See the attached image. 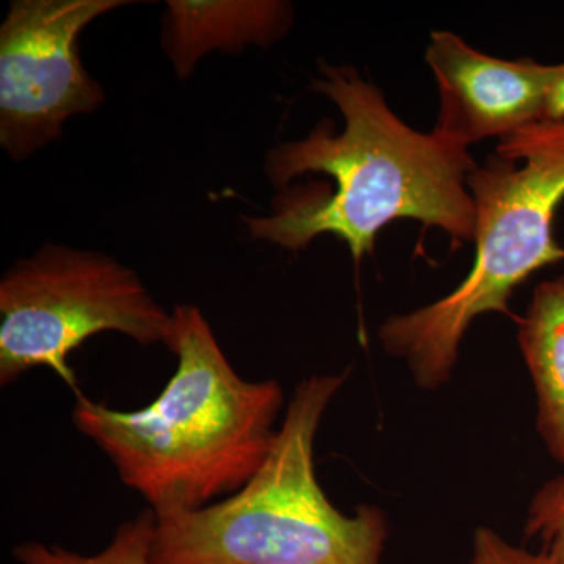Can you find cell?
I'll return each instance as SVG.
<instances>
[{
	"label": "cell",
	"instance_id": "cell-12",
	"mask_svg": "<svg viewBox=\"0 0 564 564\" xmlns=\"http://www.w3.org/2000/svg\"><path fill=\"white\" fill-rule=\"evenodd\" d=\"M469 564H554L543 551L532 552L508 543L499 533L478 527L473 538Z\"/></svg>",
	"mask_w": 564,
	"mask_h": 564
},
{
	"label": "cell",
	"instance_id": "cell-4",
	"mask_svg": "<svg viewBox=\"0 0 564 564\" xmlns=\"http://www.w3.org/2000/svg\"><path fill=\"white\" fill-rule=\"evenodd\" d=\"M475 203V262L466 280L429 306L386 318L384 351L402 359L414 384L437 391L452 380L459 345L475 318L510 315L516 289L564 261L554 237L564 199V120H543L505 137L496 155L467 177Z\"/></svg>",
	"mask_w": 564,
	"mask_h": 564
},
{
	"label": "cell",
	"instance_id": "cell-3",
	"mask_svg": "<svg viewBox=\"0 0 564 564\" xmlns=\"http://www.w3.org/2000/svg\"><path fill=\"white\" fill-rule=\"evenodd\" d=\"M347 378L311 375L296 384L261 469L226 499L158 519L150 564H383L384 511L343 513L315 474V437Z\"/></svg>",
	"mask_w": 564,
	"mask_h": 564
},
{
	"label": "cell",
	"instance_id": "cell-9",
	"mask_svg": "<svg viewBox=\"0 0 564 564\" xmlns=\"http://www.w3.org/2000/svg\"><path fill=\"white\" fill-rule=\"evenodd\" d=\"M518 343L536 399V432L564 467V274L534 289Z\"/></svg>",
	"mask_w": 564,
	"mask_h": 564
},
{
	"label": "cell",
	"instance_id": "cell-6",
	"mask_svg": "<svg viewBox=\"0 0 564 564\" xmlns=\"http://www.w3.org/2000/svg\"><path fill=\"white\" fill-rule=\"evenodd\" d=\"M128 0H14L0 28V148L24 162L61 139L106 91L85 69L79 35Z\"/></svg>",
	"mask_w": 564,
	"mask_h": 564
},
{
	"label": "cell",
	"instance_id": "cell-8",
	"mask_svg": "<svg viewBox=\"0 0 564 564\" xmlns=\"http://www.w3.org/2000/svg\"><path fill=\"white\" fill-rule=\"evenodd\" d=\"M292 22L291 3L280 0H169L162 47L177 79L187 80L210 52L272 46Z\"/></svg>",
	"mask_w": 564,
	"mask_h": 564
},
{
	"label": "cell",
	"instance_id": "cell-11",
	"mask_svg": "<svg viewBox=\"0 0 564 564\" xmlns=\"http://www.w3.org/2000/svg\"><path fill=\"white\" fill-rule=\"evenodd\" d=\"M525 540L538 541L554 564H564V474L545 481L527 510Z\"/></svg>",
	"mask_w": 564,
	"mask_h": 564
},
{
	"label": "cell",
	"instance_id": "cell-13",
	"mask_svg": "<svg viewBox=\"0 0 564 564\" xmlns=\"http://www.w3.org/2000/svg\"><path fill=\"white\" fill-rule=\"evenodd\" d=\"M544 120H564V74L562 79L556 82L554 91H552L551 98H549Z\"/></svg>",
	"mask_w": 564,
	"mask_h": 564
},
{
	"label": "cell",
	"instance_id": "cell-1",
	"mask_svg": "<svg viewBox=\"0 0 564 564\" xmlns=\"http://www.w3.org/2000/svg\"><path fill=\"white\" fill-rule=\"evenodd\" d=\"M318 73L313 88L339 107L343 131L322 121L306 139L276 144L267 155L265 174L284 191L302 174L323 173L332 177L333 191L282 192L272 215L243 218L252 239L300 251L333 234L348 245L356 267L373 252L378 232L395 220L443 229L455 245L474 240L467 177L477 163L466 148L404 124L380 88L352 66L318 62Z\"/></svg>",
	"mask_w": 564,
	"mask_h": 564
},
{
	"label": "cell",
	"instance_id": "cell-7",
	"mask_svg": "<svg viewBox=\"0 0 564 564\" xmlns=\"http://www.w3.org/2000/svg\"><path fill=\"white\" fill-rule=\"evenodd\" d=\"M425 61L441 96L433 132L466 150L543 121L549 98L564 74V63L502 61L474 50L452 32L432 33Z\"/></svg>",
	"mask_w": 564,
	"mask_h": 564
},
{
	"label": "cell",
	"instance_id": "cell-2",
	"mask_svg": "<svg viewBox=\"0 0 564 564\" xmlns=\"http://www.w3.org/2000/svg\"><path fill=\"white\" fill-rule=\"evenodd\" d=\"M176 372L161 395L118 411L76 393L73 422L158 519L192 513L243 488L276 441L284 391L229 364L199 307L173 310Z\"/></svg>",
	"mask_w": 564,
	"mask_h": 564
},
{
	"label": "cell",
	"instance_id": "cell-10",
	"mask_svg": "<svg viewBox=\"0 0 564 564\" xmlns=\"http://www.w3.org/2000/svg\"><path fill=\"white\" fill-rule=\"evenodd\" d=\"M158 516L141 511L118 527L113 540L95 555H80L61 545H44L36 541L17 545L13 556L20 564H150Z\"/></svg>",
	"mask_w": 564,
	"mask_h": 564
},
{
	"label": "cell",
	"instance_id": "cell-5",
	"mask_svg": "<svg viewBox=\"0 0 564 564\" xmlns=\"http://www.w3.org/2000/svg\"><path fill=\"white\" fill-rule=\"evenodd\" d=\"M173 311L111 256L44 243L0 280V386L47 367L79 393L70 352L96 334H124L140 347L173 337Z\"/></svg>",
	"mask_w": 564,
	"mask_h": 564
}]
</instances>
